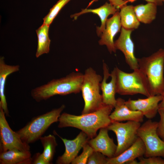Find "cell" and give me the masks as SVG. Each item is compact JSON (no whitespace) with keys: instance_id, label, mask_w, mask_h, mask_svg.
<instances>
[{"instance_id":"cell-11","label":"cell","mask_w":164,"mask_h":164,"mask_svg":"<svg viewBox=\"0 0 164 164\" xmlns=\"http://www.w3.org/2000/svg\"><path fill=\"white\" fill-rule=\"evenodd\" d=\"M58 135L64 145L65 151L62 155L57 158L56 162V163L57 164L71 163L89 139L87 135L82 131L74 139L71 140L63 138L59 135Z\"/></svg>"},{"instance_id":"cell-33","label":"cell","mask_w":164,"mask_h":164,"mask_svg":"<svg viewBox=\"0 0 164 164\" xmlns=\"http://www.w3.org/2000/svg\"><path fill=\"white\" fill-rule=\"evenodd\" d=\"M162 99L159 104V109L164 111V90L161 94Z\"/></svg>"},{"instance_id":"cell-22","label":"cell","mask_w":164,"mask_h":164,"mask_svg":"<svg viewBox=\"0 0 164 164\" xmlns=\"http://www.w3.org/2000/svg\"><path fill=\"white\" fill-rule=\"evenodd\" d=\"M132 5H125L120 9L119 12L121 27L127 29H138L140 22L138 20Z\"/></svg>"},{"instance_id":"cell-25","label":"cell","mask_w":164,"mask_h":164,"mask_svg":"<svg viewBox=\"0 0 164 164\" xmlns=\"http://www.w3.org/2000/svg\"><path fill=\"white\" fill-rule=\"evenodd\" d=\"M70 0H59L50 9L47 15L43 18V24L50 26L60 10Z\"/></svg>"},{"instance_id":"cell-2","label":"cell","mask_w":164,"mask_h":164,"mask_svg":"<svg viewBox=\"0 0 164 164\" xmlns=\"http://www.w3.org/2000/svg\"><path fill=\"white\" fill-rule=\"evenodd\" d=\"M84 74L72 72L59 79H54L31 91V95L36 101L46 100L56 95H65L81 92Z\"/></svg>"},{"instance_id":"cell-8","label":"cell","mask_w":164,"mask_h":164,"mask_svg":"<svg viewBox=\"0 0 164 164\" xmlns=\"http://www.w3.org/2000/svg\"><path fill=\"white\" fill-rule=\"evenodd\" d=\"M141 123L128 121L125 123L112 121L107 127L115 134L117 141L115 156L122 153L131 146L138 138V131Z\"/></svg>"},{"instance_id":"cell-1","label":"cell","mask_w":164,"mask_h":164,"mask_svg":"<svg viewBox=\"0 0 164 164\" xmlns=\"http://www.w3.org/2000/svg\"><path fill=\"white\" fill-rule=\"evenodd\" d=\"M114 108L104 104L95 111L76 115L64 112L59 118V128L74 127L85 133L89 139L96 136L99 129L107 128L112 122L110 115Z\"/></svg>"},{"instance_id":"cell-30","label":"cell","mask_w":164,"mask_h":164,"mask_svg":"<svg viewBox=\"0 0 164 164\" xmlns=\"http://www.w3.org/2000/svg\"><path fill=\"white\" fill-rule=\"evenodd\" d=\"M98 0H92L91 1L88 5L87 8L89 7L94 2H97ZM110 3L111 4L115 6L118 9H120L123 6L127 5V3L128 2V0H108Z\"/></svg>"},{"instance_id":"cell-27","label":"cell","mask_w":164,"mask_h":164,"mask_svg":"<svg viewBox=\"0 0 164 164\" xmlns=\"http://www.w3.org/2000/svg\"><path fill=\"white\" fill-rule=\"evenodd\" d=\"M108 158L101 152L94 151L89 157L87 164H107Z\"/></svg>"},{"instance_id":"cell-12","label":"cell","mask_w":164,"mask_h":164,"mask_svg":"<svg viewBox=\"0 0 164 164\" xmlns=\"http://www.w3.org/2000/svg\"><path fill=\"white\" fill-rule=\"evenodd\" d=\"M103 77L101 83L103 102L104 104L114 108L116 102V76L114 67L111 73L108 66L104 62L102 65Z\"/></svg>"},{"instance_id":"cell-19","label":"cell","mask_w":164,"mask_h":164,"mask_svg":"<svg viewBox=\"0 0 164 164\" xmlns=\"http://www.w3.org/2000/svg\"><path fill=\"white\" fill-rule=\"evenodd\" d=\"M19 65H9L6 64L3 56L0 58V105L6 115L8 116L9 112L5 95V87L7 78L10 74L19 70Z\"/></svg>"},{"instance_id":"cell-21","label":"cell","mask_w":164,"mask_h":164,"mask_svg":"<svg viewBox=\"0 0 164 164\" xmlns=\"http://www.w3.org/2000/svg\"><path fill=\"white\" fill-rule=\"evenodd\" d=\"M157 5L148 2L145 5L139 4L133 7L137 17L140 22L145 24H150L156 18Z\"/></svg>"},{"instance_id":"cell-32","label":"cell","mask_w":164,"mask_h":164,"mask_svg":"<svg viewBox=\"0 0 164 164\" xmlns=\"http://www.w3.org/2000/svg\"><path fill=\"white\" fill-rule=\"evenodd\" d=\"M136 0H128V2H133ZM147 2H152L156 4L157 5H162L164 3V0H145Z\"/></svg>"},{"instance_id":"cell-28","label":"cell","mask_w":164,"mask_h":164,"mask_svg":"<svg viewBox=\"0 0 164 164\" xmlns=\"http://www.w3.org/2000/svg\"><path fill=\"white\" fill-rule=\"evenodd\" d=\"M138 164H164V159L159 156H151L138 158Z\"/></svg>"},{"instance_id":"cell-10","label":"cell","mask_w":164,"mask_h":164,"mask_svg":"<svg viewBox=\"0 0 164 164\" xmlns=\"http://www.w3.org/2000/svg\"><path fill=\"white\" fill-rule=\"evenodd\" d=\"M133 30L121 27L120 35L114 42V46L116 50H119L123 53L126 63L133 70L139 67L137 58L134 54V43L131 38Z\"/></svg>"},{"instance_id":"cell-31","label":"cell","mask_w":164,"mask_h":164,"mask_svg":"<svg viewBox=\"0 0 164 164\" xmlns=\"http://www.w3.org/2000/svg\"><path fill=\"white\" fill-rule=\"evenodd\" d=\"M33 164H49L45 160L42 153H36L32 159V163Z\"/></svg>"},{"instance_id":"cell-16","label":"cell","mask_w":164,"mask_h":164,"mask_svg":"<svg viewBox=\"0 0 164 164\" xmlns=\"http://www.w3.org/2000/svg\"><path fill=\"white\" fill-rule=\"evenodd\" d=\"M125 101L119 97L116 99L114 111L111 112L110 118L112 121L121 122L125 121H134L142 122L144 116L139 111L132 110L126 105Z\"/></svg>"},{"instance_id":"cell-15","label":"cell","mask_w":164,"mask_h":164,"mask_svg":"<svg viewBox=\"0 0 164 164\" xmlns=\"http://www.w3.org/2000/svg\"><path fill=\"white\" fill-rule=\"evenodd\" d=\"M121 26L119 11H118L109 19H108L104 30L100 36L98 41L100 45H105L110 53H115L116 50L114 46V38L120 31Z\"/></svg>"},{"instance_id":"cell-23","label":"cell","mask_w":164,"mask_h":164,"mask_svg":"<svg viewBox=\"0 0 164 164\" xmlns=\"http://www.w3.org/2000/svg\"><path fill=\"white\" fill-rule=\"evenodd\" d=\"M49 26L43 24L36 30L38 38V45L36 56L48 53L50 50V40L49 37Z\"/></svg>"},{"instance_id":"cell-13","label":"cell","mask_w":164,"mask_h":164,"mask_svg":"<svg viewBox=\"0 0 164 164\" xmlns=\"http://www.w3.org/2000/svg\"><path fill=\"white\" fill-rule=\"evenodd\" d=\"M161 99V95H155L135 100L129 98L125 104L131 110L141 112L147 118L151 119L158 113L159 104Z\"/></svg>"},{"instance_id":"cell-24","label":"cell","mask_w":164,"mask_h":164,"mask_svg":"<svg viewBox=\"0 0 164 164\" xmlns=\"http://www.w3.org/2000/svg\"><path fill=\"white\" fill-rule=\"evenodd\" d=\"M39 139L43 148L42 155L45 160L50 164L53 161L57 145L56 138L53 135L49 134L41 136Z\"/></svg>"},{"instance_id":"cell-29","label":"cell","mask_w":164,"mask_h":164,"mask_svg":"<svg viewBox=\"0 0 164 164\" xmlns=\"http://www.w3.org/2000/svg\"><path fill=\"white\" fill-rule=\"evenodd\" d=\"M160 120L158 122L157 133L160 138L164 142V111L158 110Z\"/></svg>"},{"instance_id":"cell-3","label":"cell","mask_w":164,"mask_h":164,"mask_svg":"<svg viewBox=\"0 0 164 164\" xmlns=\"http://www.w3.org/2000/svg\"><path fill=\"white\" fill-rule=\"evenodd\" d=\"M137 60L139 69L147 78L151 96L161 95L164 90V49Z\"/></svg>"},{"instance_id":"cell-6","label":"cell","mask_w":164,"mask_h":164,"mask_svg":"<svg viewBox=\"0 0 164 164\" xmlns=\"http://www.w3.org/2000/svg\"><path fill=\"white\" fill-rule=\"evenodd\" d=\"M64 104L34 118L25 126L17 131L22 140L29 144L33 143L42 136L53 123L58 121Z\"/></svg>"},{"instance_id":"cell-26","label":"cell","mask_w":164,"mask_h":164,"mask_svg":"<svg viewBox=\"0 0 164 164\" xmlns=\"http://www.w3.org/2000/svg\"><path fill=\"white\" fill-rule=\"evenodd\" d=\"M92 147L87 143L83 147V151L72 162V164H87L88 159L94 151Z\"/></svg>"},{"instance_id":"cell-9","label":"cell","mask_w":164,"mask_h":164,"mask_svg":"<svg viewBox=\"0 0 164 164\" xmlns=\"http://www.w3.org/2000/svg\"><path fill=\"white\" fill-rule=\"evenodd\" d=\"M5 113L0 105V152L10 150L30 151L29 144L23 142L19 134L10 127Z\"/></svg>"},{"instance_id":"cell-17","label":"cell","mask_w":164,"mask_h":164,"mask_svg":"<svg viewBox=\"0 0 164 164\" xmlns=\"http://www.w3.org/2000/svg\"><path fill=\"white\" fill-rule=\"evenodd\" d=\"M145 147L142 139L138 137L129 147L118 156L108 158L107 164H124L144 155Z\"/></svg>"},{"instance_id":"cell-18","label":"cell","mask_w":164,"mask_h":164,"mask_svg":"<svg viewBox=\"0 0 164 164\" xmlns=\"http://www.w3.org/2000/svg\"><path fill=\"white\" fill-rule=\"evenodd\" d=\"M119 11V9L110 3L106 2L104 5L97 8L91 9H82L80 12L71 15V18H73L76 20L80 15L87 13L91 12L97 14L100 17L101 24L100 26L96 28L97 34L98 36H100L102 32L104 30L106 23L108 17L111 15H114Z\"/></svg>"},{"instance_id":"cell-14","label":"cell","mask_w":164,"mask_h":164,"mask_svg":"<svg viewBox=\"0 0 164 164\" xmlns=\"http://www.w3.org/2000/svg\"><path fill=\"white\" fill-rule=\"evenodd\" d=\"M109 130L107 128L100 129L98 134L94 137L89 139L88 143L94 150L100 152L109 158L115 156L117 145L114 143L113 138L108 135Z\"/></svg>"},{"instance_id":"cell-20","label":"cell","mask_w":164,"mask_h":164,"mask_svg":"<svg viewBox=\"0 0 164 164\" xmlns=\"http://www.w3.org/2000/svg\"><path fill=\"white\" fill-rule=\"evenodd\" d=\"M32 161L30 151L10 150L0 152L1 164H30Z\"/></svg>"},{"instance_id":"cell-7","label":"cell","mask_w":164,"mask_h":164,"mask_svg":"<svg viewBox=\"0 0 164 164\" xmlns=\"http://www.w3.org/2000/svg\"><path fill=\"white\" fill-rule=\"evenodd\" d=\"M158 124V122L149 119L138 130V136L145 147V157L159 156L164 158V142L157 133Z\"/></svg>"},{"instance_id":"cell-5","label":"cell","mask_w":164,"mask_h":164,"mask_svg":"<svg viewBox=\"0 0 164 164\" xmlns=\"http://www.w3.org/2000/svg\"><path fill=\"white\" fill-rule=\"evenodd\" d=\"M116 93L121 95L140 94L151 96L147 78L139 68L131 73L123 71L116 67Z\"/></svg>"},{"instance_id":"cell-4","label":"cell","mask_w":164,"mask_h":164,"mask_svg":"<svg viewBox=\"0 0 164 164\" xmlns=\"http://www.w3.org/2000/svg\"><path fill=\"white\" fill-rule=\"evenodd\" d=\"M102 79L92 67H89L85 70L81 90L84 103L81 114L95 111L104 105L100 94Z\"/></svg>"}]
</instances>
